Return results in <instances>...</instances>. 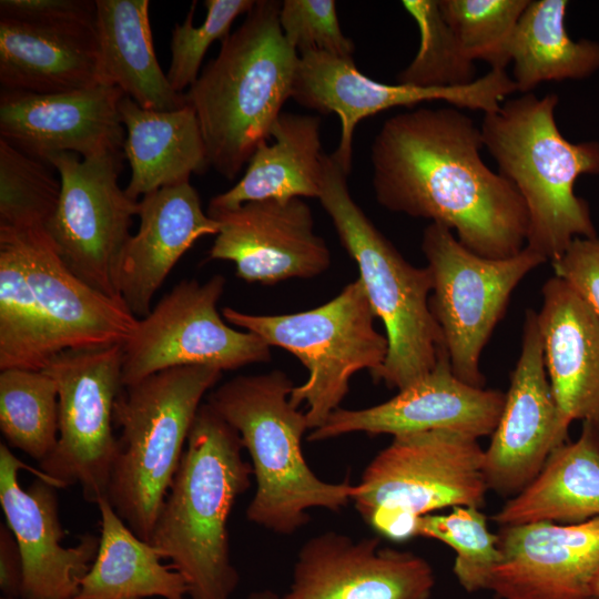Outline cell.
<instances>
[{
	"label": "cell",
	"instance_id": "cell-1",
	"mask_svg": "<svg viewBox=\"0 0 599 599\" xmlns=\"http://www.w3.org/2000/svg\"><path fill=\"white\" fill-rule=\"evenodd\" d=\"M480 128L458 108L402 112L387 119L370 148L376 201L455 232L493 260L520 253L529 216L514 184L483 161Z\"/></svg>",
	"mask_w": 599,
	"mask_h": 599
},
{
	"label": "cell",
	"instance_id": "cell-2",
	"mask_svg": "<svg viewBox=\"0 0 599 599\" xmlns=\"http://www.w3.org/2000/svg\"><path fill=\"white\" fill-rule=\"evenodd\" d=\"M243 448L238 433L203 403L149 541L185 579L191 599H231L238 585L227 521L253 475Z\"/></svg>",
	"mask_w": 599,
	"mask_h": 599
},
{
	"label": "cell",
	"instance_id": "cell-3",
	"mask_svg": "<svg viewBox=\"0 0 599 599\" xmlns=\"http://www.w3.org/2000/svg\"><path fill=\"white\" fill-rule=\"evenodd\" d=\"M280 8V1H255L184 93L196 113L210 166L229 180L268 141L292 98L300 55L283 34Z\"/></svg>",
	"mask_w": 599,
	"mask_h": 599
},
{
	"label": "cell",
	"instance_id": "cell-4",
	"mask_svg": "<svg viewBox=\"0 0 599 599\" xmlns=\"http://www.w3.org/2000/svg\"><path fill=\"white\" fill-rule=\"evenodd\" d=\"M556 93H525L484 115V146L522 197L529 216L526 246L548 262L576 237H598L586 200L575 193L580 175L599 174V142L572 143L555 120Z\"/></svg>",
	"mask_w": 599,
	"mask_h": 599
},
{
	"label": "cell",
	"instance_id": "cell-5",
	"mask_svg": "<svg viewBox=\"0 0 599 599\" xmlns=\"http://www.w3.org/2000/svg\"><path fill=\"white\" fill-rule=\"evenodd\" d=\"M293 387L284 372L274 369L236 376L206 400L238 433L251 457L256 490L248 520L282 535L304 526L308 509L338 510L356 490L348 483L319 479L307 465L302 437L309 426L305 413L290 402Z\"/></svg>",
	"mask_w": 599,
	"mask_h": 599
},
{
	"label": "cell",
	"instance_id": "cell-6",
	"mask_svg": "<svg viewBox=\"0 0 599 599\" xmlns=\"http://www.w3.org/2000/svg\"><path fill=\"white\" fill-rule=\"evenodd\" d=\"M222 373L209 366L173 367L123 386L115 399L113 424L121 436L106 499L148 542L202 399Z\"/></svg>",
	"mask_w": 599,
	"mask_h": 599
},
{
	"label": "cell",
	"instance_id": "cell-7",
	"mask_svg": "<svg viewBox=\"0 0 599 599\" xmlns=\"http://www.w3.org/2000/svg\"><path fill=\"white\" fill-rule=\"evenodd\" d=\"M318 200L342 246L355 261L372 308L385 327L387 356L372 374L388 388L404 389L427 375L445 347L429 308L433 278L427 266L406 261L352 197L347 174L325 154Z\"/></svg>",
	"mask_w": 599,
	"mask_h": 599
},
{
	"label": "cell",
	"instance_id": "cell-8",
	"mask_svg": "<svg viewBox=\"0 0 599 599\" xmlns=\"http://www.w3.org/2000/svg\"><path fill=\"white\" fill-rule=\"evenodd\" d=\"M222 314L227 323L288 351L305 366L307 379L293 387L290 402L297 408L306 405L312 430L339 408L356 373L377 372L387 356V338L375 328L376 315L359 278L308 311L254 315L224 307Z\"/></svg>",
	"mask_w": 599,
	"mask_h": 599
},
{
	"label": "cell",
	"instance_id": "cell-9",
	"mask_svg": "<svg viewBox=\"0 0 599 599\" xmlns=\"http://www.w3.org/2000/svg\"><path fill=\"white\" fill-rule=\"evenodd\" d=\"M422 251L433 278L429 308L444 338L454 374L484 387L480 356L521 280L546 258L527 246L493 260L466 248L449 229L429 223Z\"/></svg>",
	"mask_w": 599,
	"mask_h": 599
},
{
	"label": "cell",
	"instance_id": "cell-10",
	"mask_svg": "<svg viewBox=\"0 0 599 599\" xmlns=\"http://www.w3.org/2000/svg\"><path fill=\"white\" fill-rule=\"evenodd\" d=\"M123 344L67 349L43 368L58 388V441L39 463L57 487L79 484L83 498H106L118 453L113 408L121 392Z\"/></svg>",
	"mask_w": 599,
	"mask_h": 599
},
{
	"label": "cell",
	"instance_id": "cell-11",
	"mask_svg": "<svg viewBox=\"0 0 599 599\" xmlns=\"http://www.w3.org/2000/svg\"><path fill=\"white\" fill-rule=\"evenodd\" d=\"M123 155L119 150L80 159L61 152L45 160L61 182L60 201L47 234L77 277L119 301L116 270L131 237L133 216L139 214V201L118 183Z\"/></svg>",
	"mask_w": 599,
	"mask_h": 599
},
{
	"label": "cell",
	"instance_id": "cell-12",
	"mask_svg": "<svg viewBox=\"0 0 599 599\" xmlns=\"http://www.w3.org/2000/svg\"><path fill=\"white\" fill-rule=\"evenodd\" d=\"M478 439L436 429L394 436L369 463L352 500L374 511L419 518L446 507H477L488 490Z\"/></svg>",
	"mask_w": 599,
	"mask_h": 599
},
{
	"label": "cell",
	"instance_id": "cell-13",
	"mask_svg": "<svg viewBox=\"0 0 599 599\" xmlns=\"http://www.w3.org/2000/svg\"><path fill=\"white\" fill-rule=\"evenodd\" d=\"M225 278L183 280L150 313L138 318L122 345L123 385L164 369L209 366L233 370L271 361V346L251 332L229 326L217 311Z\"/></svg>",
	"mask_w": 599,
	"mask_h": 599
},
{
	"label": "cell",
	"instance_id": "cell-14",
	"mask_svg": "<svg viewBox=\"0 0 599 599\" xmlns=\"http://www.w3.org/2000/svg\"><path fill=\"white\" fill-rule=\"evenodd\" d=\"M514 92H517L515 82L501 69H490L464 87L420 88L380 83L363 74L353 58L308 51L300 54L292 99L305 108L338 115L341 136L332 156L348 175L355 128L365 118L392 108H410L436 100L486 114L497 111Z\"/></svg>",
	"mask_w": 599,
	"mask_h": 599
},
{
	"label": "cell",
	"instance_id": "cell-15",
	"mask_svg": "<svg viewBox=\"0 0 599 599\" xmlns=\"http://www.w3.org/2000/svg\"><path fill=\"white\" fill-rule=\"evenodd\" d=\"M547 375L538 313L527 309L521 348L510 375L504 408L484 455L488 489L518 494L540 473L550 454L568 441Z\"/></svg>",
	"mask_w": 599,
	"mask_h": 599
},
{
	"label": "cell",
	"instance_id": "cell-16",
	"mask_svg": "<svg viewBox=\"0 0 599 599\" xmlns=\"http://www.w3.org/2000/svg\"><path fill=\"white\" fill-rule=\"evenodd\" d=\"M207 214L220 223L207 260L233 262L245 282L312 278L331 265L329 248L314 232L311 207L300 197L253 201Z\"/></svg>",
	"mask_w": 599,
	"mask_h": 599
},
{
	"label": "cell",
	"instance_id": "cell-17",
	"mask_svg": "<svg viewBox=\"0 0 599 599\" xmlns=\"http://www.w3.org/2000/svg\"><path fill=\"white\" fill-rule=\"evenodd\" d=\"M504 404L502 392L460 380L454 374L444 347L427 375L385 403L363 409L337 408L322 426L311 432L308 440H325L356 432L397 436L436 429L478 439L493 435Z\"/></svg>",
	"mask_w": 599,
	"mask_h": 599
},
{
	"label": "cell",
	"instance_id": "cell-18",
	"mask_svg": "<svg viewBox=\"0 0 599 599\" xmlns=\"http://www.w3.org/2000/svg\"><path fill=\"white\" fill-rule=\"evenodd\" d=\"M28 468L4 443L0 444V505L23 561L22 597L74 599L81 579L97 556L100 537L85 534L72 547L61 545L65 535L55 486L37 478L27 489L19 481Z\"/></svg>",
	"mask_w": 599,
	"mask_h": 599
},
{
	"label": "cell",
	"instance_id": "cell-19",
	"mask_svg": "<svg viewBox=\"0 0 599 599\" xmlns=\"http://www.w3.org/2000/svg\"><path fill=\"white\" fill-rule=\"evenodd\" d=\"M434 585L424 558L327 531L302 546L282 599H429Z\"/></svg>",
	"mask_w": 599,
	"mask_h": 599
},
{
	"label": "cell",
	"instance_id": "cell-20",
	"mask_svg": "<svg viewBox=\"0 0 599 599\" xmlns=\"http://www.w3.org/2000/svg\"><path fill=\"white\" fill-rule=\"evenodd\" d=\"M488 589L501 599H592L599 576V517L502 527Z\"/></svg>",
	"mask_w": 599,
	"mask_h": 599
},
{
	"label": "cell",
	"instance_id": "cell-21",
	"mask_svg": "<svg viewBox=\"0 0 599 599\" xmlns=\"http://www.w3.org/2000/svg\"><path fill=\"white\" fill-rule=\"evenodd\" d=\"M123 97L104 84L45 94L1 90L0 135L43 162L61 152L88 159L119 151L125 140L119 110Z\"/></svg>",
	"mask_w": 599,
	"mask_h": 599
},
{
	"label": "cell",
	"instance_id": "cell-22",
	"mask_svg": "<svg viewBox=\"0 0 599 599\" xmlns=\"http://www.w3.org/2000/svg\"><path fill=\"white\" fill-rule=\"evenodd\" d=\"M18 244L26 272L58 353L124 344L138 318L124 302L77 277L58 255L45 230L0 233Z\"/></svg>",
	"mask_w": 599,
	"mask_h": 599
},
{
	"label": "cell",
	"instance_id": "cell-23",
	"mask_svg": "<svg viewBox=\"0 0 599 599\" xmlns=\"http://www.w3.org/2000/svg\"><path fill=\"white\" fill-rule=\"evenodd\" d=\"M140 226L129 238L115 275L118 293L136 318L179 260L201 237L216 235L220 223L202 209L190 182L162 187L139 201Z\"/></svg>",
	"mask_w": 599,
	"mask_h": 599
},
{
	"label": "cell",
	"instance_id": "cell-24",
	"mask_svg": "<svg viewBox=\"0 0 599 599\" xmlns=\"http://www.w3.org/2000/svg\"><path fill=\"white\" fill-rule=\"evenodd\" d=\"M538 325L545 366L564 419L599 429V315L566 281L541 287Z\"/></svg>",
	"mask_w": 599,
	"mask_h": 599
},
{
	"label": "cell",
	"instance_id": "cell-25",
	"mask_svg": "<svg viewBox=\"0 0 599 599\" xmlns=\"http://www.w3.org/2000/svg\"><path fill=\"white\" fill-rule=\"evenodd\" d=\"M0 83L38 94L101 84L94 29L0 18Z\"/></svg>",
	"mask_w": 599,
	"mask_h": 599
},
{
	"label": "cell",
	"instance_id": "cell-26",
	"mask_svg": "<svg viewBox=\"0 0 599 599\" xmlns=\"http://www.w3.org/2000/svg\"><path fill=\"white\" fill-rule=\"evenodd\" d=\"M100 83L116 87L141 108L174 111L187 104L175 92L155 55L149 0H95Z\"/></svg>",
	"mask_w": 599,
	"mask_h": 599
},
{
	"label": "cell",
	"instance_id": "cell-27",
	"mask_svg": "<svg viewBox=\"0 0 599 599\" xmlns=\"http://www.w3.org/2000/svg\"><path fill=\"white\" fill-rule=\"evenodd\" d=\"M126 131L123 154L131 167L126 194L139 196L190 182L210 167L196 113L187 103L174 111L141 108L128 97L119 104Z\"/></svg>",
	"mask_w": 599,
	"mask_h": 599
},
{
	"label": "cell",
	"instance_id": "cell-28",
	"mask_svg": "<svg viewBox=\"0 0 599 599\" xmlns=\"http://www.w3.org/2000/svg\"><path fill=\"white\" fill-rule=\"evenodd\" d=\"M270 138L273 142L265 141L254 151L241 180L211 199L207 212L267 199H318L325 166L321 119L282 112Z\"/></svg>",
	"mask_w": 599,
	"mask_h": 599
},
{
	"label": "cell",
	"instance_id": "cell-29",
	"mask_svg": "<svg viewBox=\"0 0 599 599\" xmlns=\"http://www.w3.org/2000/svg\"><path fill=\"white\" fill-rule=\"evenodd\" d=\"M599 517V429L582 423L579 437L556 448L540 473L493 517L500 526L580 524Z\"/></svg>",
	"mask_w": 599,
	"mask_h": 599
},
{
	"label": "cell",
	"instance_id": "cell-30",
	"mask_svg": "<svg viewBox=\"0 0 599 599\" xmlns=\"http://www.w3.org/2000/svg\"><path fill=\"white\" fill-rule=\"evenodd\" d=\"M97 506L99 549L74 599H184L189 595L185 579L161 562L156 549L130 529L106 498Z\"/></svg>",
	"mask_w": 599,
	"mask_h": 599
},
{
	"label": "cell",
	"instance_id": "cell-31",
	"mask_svg": "<svg viewBox=\"0 0 599 599\" xmlns=\"http://www.w3.org/2000/svg\"><path fill=\"white\" fill-rule=\"evenodd\" d=\"M569 2L529 0L509 44L511 79L530 93L546 81L583 79L599 70V42L571 39L565 26Z\"/></svg>",
	"mask_w": 599,
	"mask_h": 599
},
{
	"label": "cell",
	"instance_id": "cell-32",
	"mask_svg": "<svg viewBox=\"0 0 599 599\" xmlns=\"http://www.w3.org/2000/svg\"><path fill=\"white\" fill-rule=\"evenodd\" d=\"M57 354L20 248L0 236V370H43Z\"/></svg>",
	"mask_w": 599,
	"mask_h": 599
},
{
	"label": "cell",
	"instance_id": "cell-33",
	"mask_svg": "<svg viewBox=\"0 0 599 599\" xmlns=\"http://www.w3.org/2000/svg\"><path fill=\"white\" fill-rule=\"evenodd\" d=\"M0 429L8 446L39 463L58 441V388L44 370H0Z\"/></svg>",
	"mask_w": 599,
	"mask_h": 599
},
{
	"label": "cell",
	"instance_id": "cell-34",
	"mask_svg": "<svg viewBox=\"0 0 599 599\" xmlns=\"http://www.w3.org/2000/svg\"><path fill=\"white\" fill-rule=\"evenodd\" d=\"M47 164L0 138V233L45 230L61 194Z\"/></svg>",
	"mask_w": 599,
	"mask_h": 599
},
{
	"label": "cell",
	"instance_id": "cell-35",
	"mask_svg": "<svg viewBox=\"0 0 599 599\" xmlns=\"http://www.w3.org/2000/svg\"><path fill=\"white\" fill-rule=\"evenodd\" d=\"M402 6L416 22L420 41L412 62L397 74V83L441 89L474 82L475 63L461 50L438 0H404Z\"/></svg>",
	"mask_w": 599,
	"mask_h": 599
},
{
	"label": "cell",
	"instance_id": "cell-36",
	"mask_svg": "<svg viewBox=\"0 0 599 599\" xmlns=\"http://www.w3.org/2000/svg\"><path fill=\"white\" fill-rule=\"evenodd\" d=\"M529 0H438L464 53L506 70L509 44Z\"/></svg>",
	"mask_w": 599,
	"mask_h": 599
},
{
	"label": "cell",
	"instance_id": "cell-37",
	"mask_svg": "<svg viewBox=\"0 0 599 599\" xmlns=\"http://www.w3.org/2000/svg\"><path fill=\"white\" fill-rule=\"evenodd\" d=\"M417 536L437 539L456 551L454 573L468 592L488 589L500 560L498 535L489 531L477 507H454L448 515L419 517Z\"/></svg>",
	"mask_w": 599,
	"mask_h": 599
},
{
	"label": "cell",
	"instance_id": "cell-38",
	"mask_svg": "<svg viewBox=\"0 0 599 599\" xmlns=\"http://www.w3.org/2000/svg\"><path fill=\"white\" fill-rule=\"evenodd\" d=\"M256 0H206L204 21L193 24L195 1L182 23H175L171 34V61L166 78L172 89L182 93L195 83L204 55L214 41L231 33L234 20L246 14Z\"/></svg>",
	"mask_w": 599,
	"mask_h": 599
},
{
	"label": "cell",
	"instance_id": "cell-39",
	"mask_svg": "<svg viewBox=\"0 0 599 599\" xmlns=\"http://www.w3.org/2000/svg\"><path fill=\"white\" fill-rule=\"evenodd\" d=\"M278 19L285 39L298 55L319 51L353 58L355 44L342 31L334 0H284Z\"/></svg>",
	"mask_w": 599,
	"mask_h": 599
},
{
	"label": "cell",
	"instance_id": "cell-40",
	"mask_svg": "<svg viewBox=\"0 0 599 599\" xmlns=\"http://www.w3.org/2000/svg\"><path fill=\"white\" fill-rule=\"evenodd\" d=\"M95 0H1L0 18L45 27L94 29Z\"/></svg>",
	"mask_w": 599,
	"mask_h": 599
},
{
	"label": "cell",
	"instance_id": "cell-41",
	"mask_svg": "<svg viewBox=\"0 0 599 599\" xmlns=\"http://www.w3.org/2000/svg\"><path fill=\"white\" fill-rule=\"evenodd\" d=\"M551 265L555 276L566 281L599 315V237H576Z\"/></svg>",
	"mask_w": 599,
	"mask_h": 599
},
{
	"label": "cell",
	"instance_id": "cell-42",
	"mask_svg": "<svg viewBox=\"0 0 599 599\" xmlns=\"http://www.w3.org/2000/svg\"><path fill=\"white\" fill-rule=\"evenodd\" d=\"M23 561L18 541L7 524H0V589L3 597H20Z\"/></svg>",
	"mask_w": 599,
	"mask_h": 599
},
{
	"label": "cell",
	"instance_id": "cell-43",
	"mask_svg": "<svg viewBox=\"0 0 599 599\" xmlns=\"http://www.w3.org/2000/svg\"><path fill=\"white\" fill-rule=\"evenodd\" d=\"M592 599H599V576L597 577L593 586Z\"/></svg>",
	"mask_w": 599,
	"mask_h": 599
},
{
	"label": "cell",
	"instance_id": "cell-44",
	"mask_svg": "<svg viewBox=\"0 0 599 599\" xmlns=\"http://www.w3.org/2000/svg\"><path fill=\"white\" fill-rule=\"evenodd\" d=\"M0 599H30V598H26V597H22V596H20V597H3V596H1Z\"/></svg>",
	"mask_w": 599,
	"mask_h": 599
}]
</instances>
